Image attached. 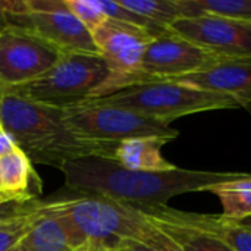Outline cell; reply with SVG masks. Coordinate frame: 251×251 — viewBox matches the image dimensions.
Segmentation results:
<instances>
[{
    "mask_svg": "<svg viewBox=\"0 0 251 251\" xmlns=\"http://www.w3.org/2000/svg\"><path fill=\"white\" fill-rule=\"evenodd\" d=\"M65 185L82 194L129 204H166L172 197L209 191L212 187L246 178L241 172H212L175 168L162 172L131 171L104 157H84L59 168Z\"/></svg>",
    "mask_w": 251,
    "mask_h": 251,
    "instance_id": "1",
    "label": "cell"
},
{
    "mask_svg": "<svg viewBox=\"0 0 251 251\" xmlns=\"http://www.w3.org/2000/svg\"><path fill=\"white\" fill-rule=\"evenodd\" d=\"M0 121L32 163L57 169L84 157L112 160L116 146L75 135L63 124V110L37 104L7 90H0Z\"/></svg>",
    "mask_w": 251,
    "mask_h": 251,
    "instance_id": "2",
    "label": "cell"
},
{
    "mask_svg": "<svg viewBox=\"0 0 251 251\" xmlns=\"http://www.w3.org/2000/svg\"><path fill=\"white\" fill-rule=\"evenodd\" d=\"M60 212L72 251H113L124 241H138L146 226L134 204L100 196L62 199Z\"/></svg>",
    "mask_w": 251,
    "mask_h": 251,
    "instance_id": "3",
    "label": "cell"
},
{
    "mask_svg": "<svg viewBox=\"0 0 251 251\" xmlns=\"http://www.w3.org/2000/svg\"><path fill=\"white\" fill-rule=\"evenodd\" d=\"M90 101L131 110L168 125L178 118L193 113L241 107L231 96L171 81H151L132 85Z\"/></svg>",
    "mask_w": 251,
    "mask_h": 251,
    "instance_id": "4",
    "label": "cell"
},
{
    "mask_svg": "<svg viewBox=\"0 0 251 251\" xmlns=\"http://www.w3.org/2000/svg\"><path fill=\"white\" fill-rule=\"evenodd\" d=\"M109 75L110 71L100 54L63 53L41 76L7 91L37 104L65 110L96 99Z\"/></svg>",
    "mask_w": 251,
    "mask_h": 251,
    "instance_id": "5",
    "label": "cell"
},
{
    "mask_svg": "<svg viewBox=\"0 0 251 251\" xmlns=\"http://www.w3.org/2000/svg\"><path fill=\"white\" fill-rule=\"evenodd\" d=\"M63 124L78 137L119 143L131 138H162L172 141L179 132L171 125L131 110L85 101L63 110Z\"/></svg>",
    "mask_w": 251,
    "mask_h": 251,
    "instance_id": "6",
    "label": "cell"
},
{
    "mask_svg": "<svg viewBox=\"0 0 251 251\" xmlns=\"http://www.w3.org/2000/svg\"><path fill=\"white\" fill-rule=\"evenodd\" d=\"M222 59V56L174 32L156 37L147 46L138 71L124 81L121 90L144 82L197 74L212 68Z\"/></svg>",
    "mask_w": 251,
    "mask_h": 251,
    "instance_id": "7",
    "label": "cell"
},
{
    "mask_svg": "<svg viewBox=\"0 0 251 251\" xmlns=\"http://www.w3.org/2000/svg\"><path fill=\"white\" fill-rule=\"evenodd\" d=\"M63 53L29 31L0 29V88L25 85L47 72Z\"/></svg>",
    "mask_w": 251,
    "mask_h": 251,
    "instance_id": "8",
    "label": "cell"
},
{
    "mask_svg": "<svg viewBox=\"0 0 251 251\" xmlns=\"http://www.w3.org/2000/svg\"><path fill=\"white\" fill-rule=\"evenodd\" d=\"M91 35L100 56L110 71L107 81L99 90L96 99L119 91L124 81L138 71L147 46L156 38L146 29L109 18L100 28L91 32Z\"/></svg>",
    "mask_w": 251,
    "mask_h": 251,
    "instance_id": "9",
    "label": "cell"
},
{
    "mask_svg": "<svg viewBox=\"0 0 251 251\" xmlns=\"http://www.w3.org/2000/svg\"><path fill=\"white\" fill-rule=\"evenodd\" d=\"M169 29L222 57L251 59V21L215 16L181 18Z\"/></svg>",
    "mask_w": 251,
    "mask_h": 251,
    "instance_id": "10",
    "label": "cell"
},
{
    "mask_svg": "<svg viewBox=\"0 0 251 251\" xmlns=\"http://www.w3.org/2000/svg\"><path fill=\"white\" fill-rule=\"evenodd\" d=\"M32 32L62 53L100 54L91 32L66 9L56 12H25L6 18V26Z\"/></svg>",
    "mask_w": 251,
    "mask_h": 251,
    "instance_id": "11",
    "label": "cell"
},
{
    "mask_svg": "<svg viewBox=\"0 0 251 251\" xmlns=\"http://www.w3.org/2000/svg\"><path fill=\"white\" fill-rule=\"evenodd\" d=\"M234 97L241 107H251V59L224 57L212 68L166 79Z\"/></svg>",
    "mask_w": 251,
    "mask_h": 251,
    "instance_id": "12",
    "label": "cell"
},
{
    "mask_svg": "<svg viewBox=\"0 0 251 251\" xmlns=\"http://www.w3.org/2000/svg\"><path fill=\"white\" fill-rule=\"evenodd\" d=\"M0 181L9 203H32L43 191V181L34 163L21 149L0 157Z\"/></svg>",
    "mask_w": 251,
    "mask_h": 251,
    "instance_id": "13",
    "label": "cell"
},
{
    "mask_svg": "<svg viewBox=\"0 0 251 251\" xmlns=\"http://www.w3.org/2000/svg\"><path fill=\"white\" fill-rule=\"evenodd\" d=\"M134 206L149 224L171 237L184 251H234L228 244L218 240L216 237L190 228L171 218L165 210V204Z\"/></svg>",
    "mask_w": 251,
    "mask_h": 251,
    "instance_id": "14",
    "label": "cell"
},
{
    "mask_svg": "<svg viewBox=\"0 0 251 251\" xmlns=\"http://www.w3.org/2000/svg\"><path fill=\"white\" fill-rule=\"evenodd\" d=\"M165 210L175 221L216 237L218 240L228 244L234 251H251V229L241 225L238 221L228 219L222 215L182 212L169 207L168 204H165Z\"/></svg>",
    "mask_w": 251,
    "mask_h": 251,
    "instance_id": "15",
    "label": "cell"
},
{
    "mask_svg": "<svg viewBox=\"0 0 251 251\" xmlns=\"http://www.w3.org/2000/svg\"><path fill=\"white\" fill-rule=\"evenodd\" d=\"M168 140L162 138H131L116 143L112 160L118 165L143 172H162L172 171L176 166L166 160L162 154V149L168 144Z\"/></svg>",
    "mask_w": 251,
    "mask_h": 251,
    "instance_id": "16",
    "label": "cell"
},
{
    "mask_svg": "<svg viewBox=\"0 0 251 251\" xmlns=\"http://www.w3.org/2000/svg\"><path fill=\"white\" fill-rule=\"evenodd\" d=\"M62 199L53 200L50 212L32 228L21 243L24 251H72L68 228L60 212Z\"/></svg>",
    "mask_w": 251,
    "mask_h": 251,
    "instance_id": "17",
    "label": "cell"
},
{
    "mask_svg": "<svg viewBox=\"0 0 251 251\" xmlns=\"http://www.w3.org/2000/svg\"><path fill=\"white\" fill-rule=\"evenodd\" d=\"M53 201H37L28 212L0 222V251H13L50 212Z\"/></svg>",
    "mask_w": 251,
    "mask_h": 251,
    "instance_id": "18",
    "label": "cell"
},
{
    "mask_svg": "<svg viewBox=\"0 0 251 251\" xmlns=\"http://www.w3.org/2000/svg\"><path fill=\"white\" fill-rule=\"evenodd\" d=\"M184 18L215 16L251 21V0H178Z\"/></svg>",
    "mask_w": 251,
    "mask_h": 251,
    "instance_id": "19",
    "label": "cell"
},
{
    "mask_svg": "<svg viewBox=\"0 0 251 251\" xmlns=\"http://www.w3.org/2000/svg\"><path fill=\"white\" fill-rule=\"evenodd\" d=\"M213 193L222 204V216L241 221L251 216V175L246 178L228 181L215 185L209 190Z\"/></svg>",
    "mask_w": 251,
    "mask_h": 251,
    "instance_id": "20",
    "label": "cell"
},
{
    "mask_svg": "<svg viewBox=\"0 0 251 251\" xmlns=\"http://www.w3.org/2000/svg\"><path fill=\"white\" fill-rule=\"evenodd\" d=\"M118 1L122 6L166 28H169L178 19L184 18L178 0H118Z\"/></svg>",
    "mask_w": 251,
    "mask_h": 251,
    "instance_id": "21",
    "label": "cell"
},
{
    "mask_svg": "<svg viewBox=\"0 0 251 251\" xmlns=\"http://www.w3.org/2000/svg\"><path fill=\"white\" fill-rule=\"evenodd\" d=\"M100 9L103 10V13L113 21L122 22V24H128L141 29L149 31L150 34H153L154 37H162V35H168L172 31L166 26H162L147 18H144L143 15L122 6L119 1H112V0H97Z\"/></svg>",
    "mask_w": 251,
    "mask_h": 251,
    "instance_id": "22",
    "label": "cell"
},
{
    "mask_svg": "<svg viewBox=\"0 0 251 251\" xmlns=\"http://www.w3.org/2000/svg\"><path fill=\"white\" fill-rule=\"evenodd\" d=\"M65 3L68 10L90 32H94L107 21V16L100 9L97 0H65Z\"/></svg>",
    "mask_w": 251,
    "mask_h": 251,
    "instance_id": "23",
    "label": "cell"
},
{
    "mask_svg": "<svg viewBox=\"0 0 251 251\" xmlns=\"http://www.w3.org/2000/svg\"><path fill=\"white\" fill-rule=\"evenodd\" d=\"M138 243L146 244L153 251H184L171 237H168L165 232L153 226L146 221V226L140 235Z\"/></svg>",
    "mask_w": 251,
    "mask_h": 251,
    "instance_id": "24",
    "label": "cell"
},
{
    "mask_svg": "<svg viewBox=\"0 0 251 251\" xmlns=\"http://www.w3.org/2000/svg\"><path fill=\"white\" fill-rule=\"evenodd\" d=\"M38 200L32 201V203H26V204H16V203H9V204H0V222L10 219L13 216H18L21 213L28 212Z\"/></svg>",
    "mask_w": 251,
    "mask_h": 251,
    "instance_id": "25",
    "label": "cell"
},
{
    "mask_svg": "<svg viewBox=\"0 0 251 251\" xmlns=\"http://www.w3.org/2000/svg\"><path fill=\"white\" fill-rule=\"evenodd\" d=\"M16 149H19L16 140L4 128V125L0 121V157L4 156V154H7V153H10V151H13V150H16Z\"/></svg>",
    "mask_w": 251,
    "mask_h": 251,
    "instance_id": "26",
    "label": "cell"
},
{
    "mask_svg": "<svg viewBox=\"0 0 251 251\" xmlns=\"http://www.w3.org/2000/svg\"><path fill=\"white\" fill-rule=\"evenodd\" d=\"M113 251H153L143 243L138 241H124L121 243Z\"/></svg>",
    "mask_w": 251,
    "mask_h": 251,
    "instance_id": "27",
    "label": "cell"
},
{
    "mask_svg": "<svg viewBox=\"0 0 251 251\" xmlns=\"http://www.w3.org/2000/svg\"><path fill=\"white\" fill-rule=\"evenodd\" d=\"M10 0H0V29L6 26V16L9 13Z\"/></svg>",
    "mask_w": 251,
    "mask_h": 251,
    "instance_id": "28",
    "label": "cell"
},
{
    "mask_svg": "<svg viewBox=\"0 0 251 251\" xmlns=\"http://www.w3.org/2000/svg\"><path fill=\"white\" fill-rule=\"evenodd\" d=\"M0 204H9V200L3 191V187H1V181H0Z\"/></svg>",
    "mask_w": 251,
    "mask_h": 251,
    "instance_id": "29",
    "label": "cell"
},
{
    "mask_svg": "<svg viewBox=\"0 0 251 251\" xmlns=\"http://www.w3.org/2000/svg\"><path fill=\"white\" fill-rule=\"evenodd\" d=\"M241 225H244L246 228H249V229H251V216H249V218H244V219H241V221H238Z\"/></svg>",
    "mask_w": 251,
    "mask_h": 251,
    "instance_id": "30",
    "label": "cell"
},
{
    "mask_svg": "<svg viewBox=\"0 0 251 251\" xmlns=\"http://www.w3.org/2000/svg\"><path fill=\"white\" fill-rule=\"evenodd\" d=\"M13 251H24V250H22V249H21V246H19L18 249H15V250H13Z\"/></svg>",
    "mask_w": 251,
    "mask_h": 251,
    "instance_id": "31",
    "label": "cell"
},
{
    "mask_svg": "<svg viewBox=\"0 0 251 251\" xmlns=\"http://www.w3.org/2000/svg\"><path fill=\"white\" fill-rule=\"evenodd\" d=\"M85 251H104V250H85Z\"/></svg>",
    "mask_w": 251,
    "mask_h": 251,
    "instance_id": "32",
    "label": "cell"
}]
</instances>
